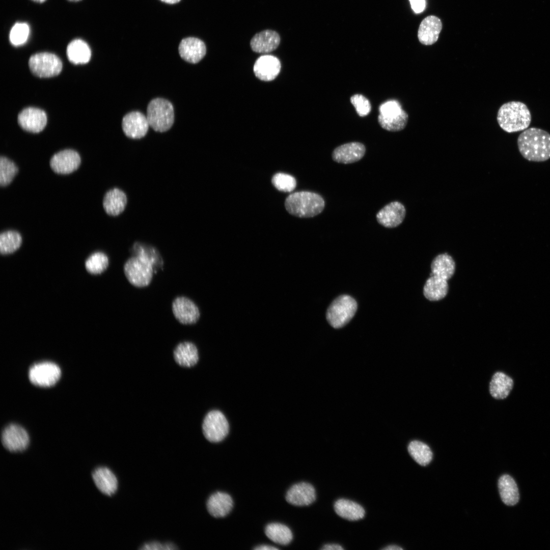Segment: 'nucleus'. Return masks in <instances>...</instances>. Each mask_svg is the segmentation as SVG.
Instances as JSON below:
<instances>
[{
    "instance_id": "nucleus-1",
    "label": "nucleus",
    "mask_w": 550,
    "mask_h": 550,
    "mask_svg": "<svg viewBox=\"0 0 550 550\" xmlns=\"http://www.w3.org/2000/svg\"><path fill=\"white\" fill-rule=\"evenodd\" d=\"M517 146L522 156L534 162L550 159V134L545 130L531 127L523 131L517 138Z\"/></svg>"
},
{
    "instance_id": "nucleus-2",
    "label": "nucleus",
    "mask_w": 550,
    "mask_h": 550,
    "mask_svg": "<svg viewBox=\"0 0 550 550\" xmlns=\"http://www.w3.org/2000/svg\"><path fill=\"white\" fill-rule=\"evenodd\" d=\"M497 121L500 127L508 133L524 130L531 122V115L523 102L512 101L504 103L499 108Z\"/></svg>"
},
{
    "instance_id": "nucleus-3",
    "label": "nucleus",
    "mask_w": 550,
    "mask_h": 550,
    "mask_svg": "<svg viewBox=\"0 0 550 550\" xmlns=\"http://www.w3.org/2000/svg\"><path fill=\"white\" fill-rule=\"evenodd\" d=\"M285 206L291 215L300 218H310L322 212L325 207V201L317 193L300 191L293 193L287 197Z\"/></svg>"
},
{
    "instance_id": "nucleus-4",
    "label": "nucleus",
    "mask_w": 550,
    "mask_h": 550,
    "mask_svg": "<svg viewBox=\"0 0 550 550\" xmlns=\"http://www.w3.org/2000/svg\"><path fill=\"white\" fill-rule=\"evenodd\" d=\"M147 118L149 126L155 131L163 132L168 131L174 122L172 104L162 98L152 99L147 106Z\"/></svg>"
},
{
    "instance_id": "nucleus-5",
    "label": "nucleus",
    "mask_w": 550,
    "mask_h": 550,
    "mask_svg": "<svg viewBox=\"0 0 550 550\" xmlns=\"http://www.w3.org/2000/svg\"><path fill=\"white\" fill-rule=\"evenodd\" d=\"M154 266L151 261L140 254L133 255L125 262L123 271L128 281L132 285L143 287L151 282Z\"/></svg>"
},
{
    "instance_id": "nucleus-6",
    "label": "nucleus",
    "mask_w": 550,
    "mask_h": 550,
    "mask_svg": "<svg viewBox=\"0 0 550 550\" xmlns=\"http://www.w3.org/2000/svg\"><path fill=\"white\" fill-rule=\"evenodd\" d=\"M357 309V303L352 297L343 295L336 298L329 306L326 318L333 327L341 328L353 317Z\"/></svg>"
},
{
    "instance_id": "nucleus-7",
    "label": "nucleus",
    "mask_w": 550,
    "mask_h": 550,
    "mask_svg": "<svg viewBox=\"0 0 550 550\" xmlns=\"http://www.w3.org/2000/svg\"><path fill=\"white\" fill-rule=\"evenodd\" d=\"M29 65L31 72L40 77H50L58 75L62 69V63L56 54L39 52L31 56Z\"/></svg>"
},
{
    "instance_id": "nucleus-8",
    "label": "nucleus",
    "mask_w": 550,
    "mask_h": 550,
    "mask_svg": "<svg viewBox=\"0 0 550 550\" xmlns=\"http://www.w3.org/2000/svg\"><path fill=\"white\" fill-rule=\"evenodd\" d=\"M229 424L224 415L219 410H212L205 417L202 430L205 438L210 442L222 441L229 432Z\"/></svg>"
},
{
    "instance_id": "nucleus-9",
    "label": "nucleus",
    "mask_w": 550,
    "mask_h": 550,
    "mask_svg": "<svg viewBox=\"0 0 550 550\" xmlns=\"http://www.w3.org/2000/svg\"><path fill=\"white\" fill-rule=\"evenodd\" d=\"M1 441L4 447L12 453L25 451L30 444V437L27 431L21 426L10 424L2 431Z\"/></svg>"
},
{
    "instance_id": "nucleus-10",
    "label": "nucleus",
    "mask_w": 550,
    "mask_h": 550,
    "mask_svg": "<svg viewBox=\"0 0 550 550\" xmlns=\"http://www.w3.org/2000/svg\"><path fill=\"white\" fill-rule=\"evenodd\" d=\"M61 372L59 367L51 362H42L34 365L29 370V377L34 384L40 387H50L60 379Z\"/></svg>"
},
{
    "instance_id": "nucleus-11",
    "label": "nucleus",
    "mask_w": 550,
    "mask_h": 550,
    "mask_svg": "<svg viewBox=\"0 0 550 550\" xmlns=\"http://www.w3.org/2000/svg\"><path fill=\"white\" fill-rule=\"evenodd\" d=\"M172 310L175 318L181 323L191 324L197 322L200 316L197 305L184 296L175 297L172 302Z\"/></svg>"
},
{
    "instance_id": "nucleus-12",
    "label": "nucleus",
    "mask_w": 550,
    "mask_h": 550,
    "mask_svg": "<svg viewBox=\"0 0 550 550\" xmlns=\"http://www.w3.org/2000/svg\"><path fill=\"white\" fill-rule=\"evenodd\" d=\"M122 126L127 137L140 139L146 135L150 126L147 117L140 112L133 111L124 116Z\"/></svg>"
},
{
    "instance_id": "nucleus-13",
    "label": "nucleus",
    "mask_w": 550,
    "mask_h": 550,
    "mask_svg": "<svg viewBox=\"0 0 550 550\" xmlns=\"http://www.w3.org/2000/svg\"><path fill=\"white\" fill-rule=\"evenodd\" d=\"M79 154L74 150L66 149L55 154L51 158L52 170L60 174H68L76 170L80 164Z\"/></svg>"
},
{
    "instance_id": "nucleus-14",
    "label": "nucleus",
    "mask_w": 550,
    "mask_h": 550,
    "mask_svg": "<svg viewBox=\"0 0 550 550\" xmlns=\"http://www.w3.org/2000/svg\"><path fill=\"white\" fill-rule=\"evenodd\" d=\"M18 122L24 130L33 133L41 131L47 123L46 113L36 107L23 109L18 116Z\"/></svg>"
},
{
    "instance_id": "nucleus-15",
    "label": "nucleus",
    "mask_w": 550,
    "mask_h": 550,
    "mask_svg": "<svg viewBox=\"0 0 550 550\" xmlns=\"http://www.w3.org/2000/svg\"><path fill=\"white\" fill-rule=\"evenodd\" d=\"M406 214L404 205L399 202H392L381 208L376 214L377 222L381 226L393 228L403 221Z\"/></svg>"
},
{
    "instance_id": "nucleus-16",
    "label": "nucleus",
    "mask_w": 550,
    "mask_h": 550,
    "mask_svg": "<svg viewBox=\"0 0 550 550\" xmlns=\"http://www.w3.org/2000/svg\"><path fill=\"white\" fill-rule=\"evenodd\" d=\"M366 153L365 145L358 142L341 145L336 147L332 153L334 161L343 164H349L361 160Z\"/></svg>"
},
{
    "instance_id": "nucleus-17",
    "label": "nucleus",
    "mask_w": 550,
    "mask_h": 550,
    "mask_svg": "<svg viewBox=\"0 0 550 550\" xmlns=\"http://www.w3.org/2000/svg\"><path fill=\"white\" fill-rule=\"evenodd\" d=\"M178 50L181 58L192 64L200 61L206 52L205 43L200 39L195 37H188L182 39L179 44Z\"/></svg>"
},
{
    "instance_id": "nucleus-18",
    "label": "nucleus",
    "mask_w": 550,
    "mask_h": 550,
    "mask_svg": "<svg viewBox=\"0 0 550 550\" xmlns=\"http://www.w3.org/2000/svg\"><path fill=\"white\" fill-rule=\"evenodd\" d=\"M443 24L441 20L434 15H429L421 22L418 38L419 42L425 45H431L438 40Z\"/></svg>"
},
{
    "instance_id": "nucleus-19",
    "label": "nucleus",
    "mask_w": 550,
    "mask_h": 550,
    "mask_svg": "<svg viewBox=\"0 0 550 550\" xmlns=\"http://www.w3.org/2000/svg\"><path fill=\"white\" fill-rule=\"evenodd\" d=\"M287 501L297 506H307L316 499L314 487L310 483L300 482L292 485L286 495Z\"/></svg>"
},
{
    "instance_id": "nucleus-20",
    "label": "nucleus",
    "mask_w": 550,
    "mask_h": 550,
    "mask_svg": "<svg viewBox=\"0 0 550 550\" xmlns=\"http://www.w3.org/2000/svg\"><path fill=\"white\" fill-rule=\"evenodd\" d=\"M281 67V63L277 58L271 55H264L256 60L254 66V72L256 77L260 80L271 81L278 76Z\"/></svg>"
},
{
    "instance_id": "nucleus-21",
    "label": "nucleus",
    "mask_w": 550,
    "mask_h": 550,
    "mask_svg": "<svg viewBox=\"0 0 550 550\" xmlns=\"http://www.w3.org/2000/svg\"><path fill=\"white\" fill-rule=\"evenodd\" d=\"M93 481L98 490L108 496L114 494L117 490L118 480L113 472L105 466H99L92 473Z\"/></svg>"
},
{
    "instance_id": "nucleus-22",
    "label": "nucleus",
    "mask_w": 550,
    "mask_h": 550,
    "mask_svg": "<svg viewBox=\"0 0 550 550\" xmlns=\"http://www.w3.org/2000/svg\"><path fill=\"white\" fill-rule=\"evenodd\" d=\"M127 201V196L123 190L119 188H113L105 194L103 207L108 215L116 216L125 210Z\"/></svg>"
},
{
    "instance_id": "nucleus-23",
    "label": "nucleus",
    "mask_w": 550,
    "mask_h": 550,
    "mask_svg": "<svg viewBox=\"0 0 550 550\" xmlns=\"http://www.w3.org/2000/svg\"><path fill=\"white\" fill-rule=\"evenodd\" d=\"M280 42L279 35L272 30H264L256 34L251 39L252 49L258 53H268L276 49Z\"/></svg>"
},
{
    "instance_id": "nucleus-24",
    "label": "nucleus",
    "mask_w": 550,
    "mask_h": 550,
    "mask_svg": "<svg viewBox=\"0 0 550 550\" xmlns=\"http://www.w3.org/2000/svg\"><path fill=\"white\" fill-rule=\"evenodd\" d=\"M207 507L209 513L213 517H223L231 510L233 500L231 496L226 492H216L209 498Z\"/></svg>"
},
{
    "instance_id": "nucleus-25",
    "label": "nucleus",
    "mask_w": 550,
    "mask_h": 550,
    "mask_svg": "<svg viewBox=\"0 0 550 550\" xmlns=\"http://www.w3.org/2000/svg\"><path fill=\"white\" fill-rule=\"evenodd\" d=\"M174 358L180 366L190 367L195 365L199 360L197 347L190 342L179 343L173 351Z\"/></svg>"
},
{
    "instance_id": "nucleus-26",
    "label": "nucleus",
    "mask_w": 550,
    "mask_h": 550,
    "mask_svg": "<svg viewBox=\"0 0 550 550\" xmlns=\"http://www.w3.org/2000/svg\"><path fill=\"white\" fill-rule=\"evenodd\" d=\"M513 387V381L502 372H497L489 383V393L496 399H504L509 394Z\"/></svg>"
},
{
    "instance_id": "nucleus-27",
    "label": "nucleus",
    "mask_w": 550,
    "mask_h": 550,
    "mask_svg": "<svg viewBox=\"0 0 550 550\" xmlns=\"http://www.w3.org/2000/svg\"><path fill=\"white\" fill-rule=\"evenodd\" d=\"M66 53L69 61L74 64H86L89 62L91 56L89 46L80 39H74L69 43Z\"/></svg>"
},
{
    "instance_id": "nucleus-28",
    "label": "nucleus",
    "mask_w": 550,
    "mask_h": 550,
    "mask_svg": "<svg viewBox=\"0 0 550 550\" xmlns=\"http://www.w3.org/2000/svg\"><path fill=\"white\" fill-rule=\"evenodd\" d=\"M498 488L501 498L504 504L513 506L519 499L518 489L514 480L509 475H503L499 479Z\"/></svg>"
},
{
    "instance_id": "nucleus-29",
    "label": "nucleus",
    "mask_w": 550,
    "mask_h": 550,
    "mask_svg": "<svg viewBox=\"0 0 550 550\" xmlns=\"http://www.w3.org/2000/svg\"><path fill=\"white\" fill-rule=\"evenodd\" d=\"M448 291L447 281L432 275L426 281L423 288L425 297L430 301L444 298Z\"/></svg>"
},
{
    "instance_id": "nucleus-30",
    "label": "nucleus",
    "mask_w": 550,
    "mask_h": 550,
    "mask_svg": "<svg viewBox=\"0 0 550 550\" xmlns=\"http://www.w3.org/2000/svg\"><path fill=\"white\" fill-rule=\"evenodd\" d=\"M334 509L339 516L349 520L362 519L365 513L360 504L344 499H339L335 503Z\"/></svg>"
},
{
    "instance_id": "nucleus-31",
    "label": "nucleus",
    "mask_w": 550,
    "mask_h": 550,
    "mask_svg": "<svg viewBox=\"0 0 550 550\" xmlns=\"http://www.w3.org/2000/svg\"><path fill=\"white\" fill-rule=\"evenodd\" d=\"M432 275L448 281L454 273L455 264L451 256L442 254L437 256L431 265Z\"/></svg>"
},
{
    "instance_id": "nucleus-32",
    "label": "nucleus",
    "mask_w": 550,
    "mask_h": 550,
    "mask_svg": "<svg viewBox=\"0 0 550 550\" xmlns=\"http://www.w3.org/2000/svg\"><path fill=\"white\" fill-rule=\"evenodd\" d=\"M265 533L269 539L281 545L289 544L293 538L291 530L287 526L280 523L268 524L265 527Z\"/></svg>"
},
{
    "instance_id": "nucleus-33",
    "label": "nucleus",
    "mask_w": 550,
    "mask_h": 550,
    "mask_svg": "<svg viewBox=\"0 0 550 550\" xmlns=\"http://www.w3.org/2000/svg\"><path fill=\"white\" fill-rule=\"evenodd\" d=\"M408 451L412 458L421 465H427L432 459L433 454L430 448L422 442L411 441L408 445Z\"/></svg>"
},
{
    "instance_id": "nucleus-34",
    "label": "nucleus",
    "mask_w": 550,
    "mask_h": 550,
    "mask_svg": "<svg viewBox=\"0 0 550 550\" xmlns=\"http://www.w3.org/2000/svg\"><path fill=\"white\" fill-rule=\"evenodd\" d=\"M22 238L20 234L15 231L4 232L0 235V252L3 255H7L15 252L21 246Z\"/></svg>"
},
{
    "instance_id": "nucleus-35",
    "label": "nucleus",
    "mask_w": 550,
    "mask_h": 550,
    "mask_svg": "<svg viewBox=\"0 0 550 550\" xmlns=\"http://www.w3.org/2000/svg\"><path fill=\"white\" fill-rule=\"evenodd\" d=\"M408 119L407 113L404 111L400 115L393 118H386L379 115L378 122L384 129L391 132L399 131L405 128Z\"/></svg>"
},
{
    "instance_id": "nucleus-36",
    "label": "nucleus",
    "mask_w": 550,
    "mask_h": 550,
    "mask_svg": "<svg viewBox=\"0 0 550 550\" xmlns=\"http://www.w3.org/2000/svg\"><path fill=\"white\" fill-rule=\"evenodd\" d=\"M109 260L107 255L102 252H95L86 260L85 267L88 272L92 274H99L108 267Z\"/></svg>"
},
{
    "instance_id": "nucleus-37",
    "label": "nucleus",
    "mask_w": 550,
    "mask_h": 550,
    "mask_svg": "<svg viewBox=\"0 0 550 550\" xmlns=\"http://www.w3.org/2000/svg\"><path fill=\"white\" fill-rule=\"evenodd\" d=\"M131 251L133 255L140 254L148 258L152 262L154 268L160 266L163 263L157 250L149 244L135 242L132 245Z\"/></svg>"
},
{
    "instance_id": "nucleus-38",
    "label": "nucleus",
    "mask_w": 550,
    "mask_h": 550,
    "mask_svg": "<svg viewBox=\"0 0 550 550\" xmlns=\"http://www.w3.org/2000/svg\"><path fill=\"white\" fill-rule=\"evenodd\" d=\"M18 172L16 164L8 158L2 156L0 158V184L6 186L9 184Z\"/></svg>"
},
{
    "instance_id": "nucleus-39",
    "label": "nucleus",
    "mask_w": 550,
    "mask_h": 550,
    "mask_svg": "<svg viewBox=\"0 0 550 550\" xmlns=\"http://www.w3.org/2000/svg\"><path fill=\"white\" fill-rule=\"evenodd\" d=\"M30 34L29 25L25 22H17L12 28L9 35L12 44L17 46L24 44Z\"/></svg>"
},
{
    "instance_id": "nucleus-40",
    "label": "nucleus",
    "mask_w": 550,
    "mask_h": 550,
    "mask_svg": "<svg viewBox=\"0 0 550 550\" xmlns=\"http://www.w3.org/2000/svg\"><path fill=\"white\" fill-rule=\"evenodd\" d=\"M271 181L273 186L278 190L284 192H291L296 186V181L294 177L282 173L276 174L272 177Z\"/></svg>"
},
{
    "instance_id": "nucleus-41",
    "label": "nucleus",
    "mask_w": 550,
    "mask_h": 550,
    "mask_svg": "<svg viewBox=\"0 0 550 550\" xmlns=\"http://www.w3.org/2000/svg\"><path fill=\"white\" fill-rule=\"evenodd\" d=\"M404 111L400 102L394 99L387 101L379 107V115L386 118L397 117Z\"/></svg>"
},
{
    "instance_id": "nucleus-42",
    "label": "nucleus",
    "mask_w": 550,
    "mask_h": 550,
    "mask_svg": "<svg viewBox=\"0 0 550 550\" xmlns=\"http://www.w3.org/2000/svg\"><path fill=\"white\" fill-rule=\"evenodd\" d=\"M350 102L360 117H365L371 112V105L369 100L362 94H355L350 97Z\"/></svg>"
},
{
    "instance_id": "nucleus-43",
    "label": "nucleus",
    "mask_w": 550,
    "mask_h": 550,
    "mask_svg": "<svg viewBox=\"0 0 550 550\" xmlns=\"http://www.w3.org/2000/svg\"><path fill=\"white\" fill-rule=\"evenodd\" d=\"M141 549L146 550H171L175 549L176 547L174 544L170 543L162 544L158 542H151L145 543L141 547Z\"/></svg>"
},
{
    "instance_id": "nucleus-44",
    "label": "nucleus",
    "mask_w": 550,
    "mask_h": 550,
    "mask_svg": "<svg viewBox=\"0 0 550 550\" xmlns=\"http://www.w3.org/2000/svg\"><path fill=\"white\" fill-rule=\"evenodd\" d=\"M410 3L411 7L413 11L416 13H421L425 9V0H409Z\"/></svg>"
},
{
    "instance_id": "nucleus-45",
    "label": "nucleus",
    "mask_w": 550,
    "mask_h": 550,
    "mask_svg": "<svg viewBox=\"0 0 550 550\" xmlns=\"http://www.w3.org/2000/svg\"><path fill=\"white\" fill-rule=\"evenodd\" d=\"M343 549L340 545L338 544H327L321 548L322 550H342Z\"/></svg>"
},
{
    "instance_id": "nucleus-46",
    "label": "nucleus",
    "mask_w": 550,
    "mask_h": 550,
    "mask_svg": "<svg viewBox=\"0 0 550 550\" xmlns=\"http://www.w3.org/2000/svg\"><path fill=\"white\" fill-rule=\"evenodd\" d=\"M255 549L256 550H276L279 549L278 548L269 545H261L256 547Z\"/></svg>"
},
{
    "instance_id": "nucleus-47",
    "label": "nucleus",
    "mask_w": 550,
    "mask_h": 550,
    "mask_svg": "<svg viewBox=\"0 0 550 550\" xmlns=\"http://www.w3.org/2000/svg\"><path fill=\"white\" fill-rule=\"evenodd\" d=\"M384 550H402L403 548L398 545H391L383 548Z\"/></svg>"
},
{
    "instance_id": "nucleus-48",
    "label": "nucleus",
    "mask_w": 550,
    "mask_h": 550,
    "mask_svg": "<svg viewBox=\"0 0 550 550\" xmlns=\"http://www.w3.org/2000/svg\"><path fill=\"white\" fill-rule=\"evenodd\" d=\"M160 1L164 2V3L169 4H176V3H178L180 1V0H160Z\"/></svg>"
},
{
    "instance_id": "nucleus-49",
    "label": "nucleus",
    "mask_w": 550,
    "mask_h": 550,
    "mask_svg": "<svg viewBox=\"0 0 550 550\" xmlns=\"http://www.w3.org/2000/svg\"><path fill=\"white\" fill-rule=\"evenodd\" d=\"M32 1H34L35 2L39 3H42L44 2L46 0H32Z\"/></svg>"
},
{
    "instance_id": "nucleus-50",
    "label": "nucleus",
    "mask_w": 550,
    "mask_h": 550,
    "mask_svg": "<svg viewBox=\"0 0 550 550\" xmlns=\"http://www.w3.org/2000/svg\"><path fill=\"white\" fill-rule=\"evenodd\" d=\"M68 1H70V2H78V1H79L80 0H68Z\"/></svg>"
}]
</instances>
